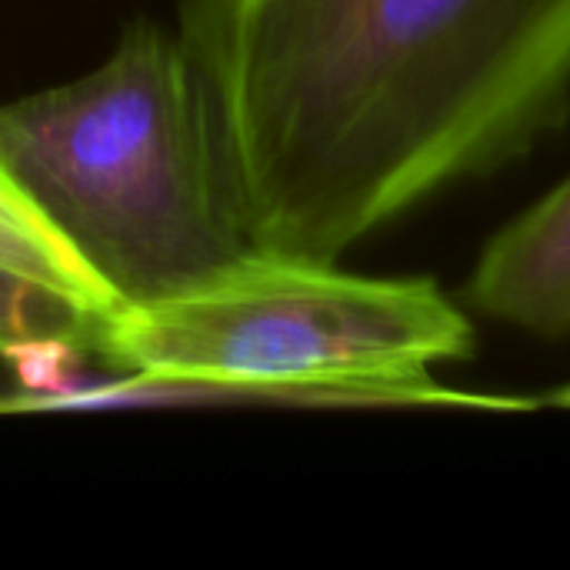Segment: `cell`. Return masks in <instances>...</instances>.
I'll return each instance as SVG.
<instances>
[{
    "mask_svg": "<svg viewBox=\"0 0 570 570\" xmlns=\"http://www.w3.org/2000/svg\"><path fill=\"white\" fill-rule=\"evenodd\" d=\"M247 244L337 264L570 117V0H184Z\"/></svg>",
    "mask_w": 570,
    "mask_h": 570,
    "instance_id": "6da1fadb",
    "label": "cell"
},
{
    "mask_svg": "<svg viewBox=\"0 0 570 570\" xmlns=\"http://www.w3.org/2000/svg\"><path fill=\"white\" fill-rule=\"evenodd\" d=\"M468 311L431 277H364L331 261L247 250L200 287L107 317L97 351L124 381H83L50 411L187 401L484 407L534 401L441 387L471 361Z\"/></svg>",
    "mask_w": 570,
    "mask_h": 570,
    "instance_id": "7a4b0ae2",
    "label": "cell"
},
{
    "mask_svg": "<svg viewBox=\"0 0 570 570\" xmlns=\"http://www.w3.org/2000/svg\"><path fill=\"white\" fill-rule=\"evenodd\" d=\"M0 160L117 311L187 294L250 250L200 70L154 20L94 70L0 104Z\"/></svg>",
    "mask_w": 570,
    "mask_h": 570,
    "instance_id": "3957f363",
    "label": "cell"
},
{
    "mask_svg": "<svg viewBox=\"0 0 570 570\" xmlns=\"http://www.w3.org/2000/svg\"><path fill=\"white\" fill-rule=\"evenodd\" d=\"M464 301L514 331L570 337V174L484 244Z\"/></svg>",
    "mask_w": 570,
    "mask_h": 570,
    "instance_id": "277c9868",
    "label": "cell"
},
{
    "mask_svg": "<svg viewBox=\"0 0 570 570\" xmlns=\"http://www.w3.org/2000/svg\"><path fill=\"white\" fill-rule=\"evenodd\" d=\"M0 264L73 297L94 314H117L107 291L77 257V250L60 237V230L40 214L27 190L0 160Z\"/></svg>",
    "mask_w": 570,
    "mask_h": 570,
    "instance_id": "5b68a950",
    "label": "cell"
},
{
    "mask_svg": "<svg viewBox=\"0 0 570 570\" xmlns=\"http://www.w3.org/2000/svg\"><path fill=\"white\" fill-rule=\"evenodd\" d=\"M104 324V314L0 264V357L30 341H67L94 354Z\"/></svg>",
    "mask_w": 570,
    "mask_h": 570,
    "instance_id": "8992f818",
    "label": "cell"
}]
</instances>
